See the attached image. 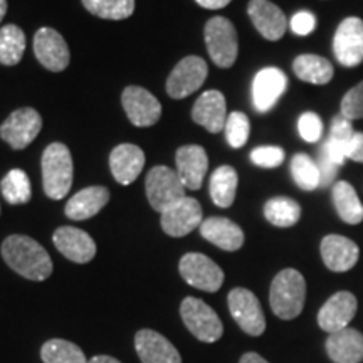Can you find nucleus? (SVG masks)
Segmentation results:
<instances>
[{"label":"nucleus","instance_id":"7","mask_svg":"<svg viewBox=\"0 0 363 363\" xmlns=\"http://www.w3.org/2000/svg\"><path fill=\"white\" fill-rule=\"evenodd\" d=\"M234 321L251 337H259L266 330V318L259 299L246 288H234L227 296Z\"/></svg>","mask_w":363,"mask_h":363},{"label":"nucleus","instance_id":"35","mask_svg":"<svg viewBox=\"0 0 363 363\" xmlns=\"http://www.w3.org/2000/svg\"><path fill=\"white\" fill-rule=\"evenodd\" d=\"M86 11L108 21L128 19L135 12V0H81Z\"/></svg>","mask_w":363,"mask_h":363},{"label":"nucleus","instance_id":"2","mask_svg":"<svg viewBox=\"0 0 363 363\" xmlns=\"http://www.w3.org/2000/svg\"><path fill=\"white\" fill-rule=\"evenodd\" d=\"M306 299V281L296 269H283L272 279L271 310L281 320H293L301 315Z\"/></svg>","mask_w":363,"mask_h":363},{"label":"nucleus","instance_id":"4","mask_svg":"<svg viewBox=\"0 0 363 363\" xmlns=\"http://www.w3.org/2000/svg\"><path fill=\"white\" fill-rule=\"evenodd\" d=\"M207 52L216 66L227 69L233 67L239 54L238 30L225 17H212L203 29Z\"/></svg>","mask_w":363,"mask_h":363},{"label":"nucleus","instance_id":"24","mask_svg":"<svg viewBox=\"0 0 363 363\" xmlns=\"http://www.w3.org/2000/svg\"><path fill=\"white\" fill-rule=\"evenodd\" d=\"M202 238L212 242L222 251L234 252L242 247L244 244V233L242 229L225 217H208L201 224Z\"/></svg>","mask_w":363,"mask_h":363},{"label":"nucleus","instance_id":"16","mask_svg":"<svg viewBox=\"0 0 363 363\" xmlns=\"http://www.w3.org/2000/svg\"><path fill=\"white\" fill-rule=\"evenodd\" d=\"M52 240L62 256L78 264H86L96 256V244L93 238L78 227H59L52 235Z\"/></svg>","mask_w":363,"mask_h":363},{"label":"nucleus","instance_id":"32","mask_svg":"<svg viewBox=\"0 0 363 363\" xmlns=\"http://www.w3.org/2000/svg\"><path fill=\"white\" fill-rule=\"evenodd\" d=\"M264 217L276 227H293L301 217V207L289 197H272L264 203Z\"/></svg>","mask_w":363,"mask_h":363},{"label":"nucleus","instance_id":"19","mask_svg":"<svg viewBox=\"0 0 363 363\" xmlns=\"http://www.w3.org/2000/svg\"><path fill=\"white\" fill-rule=\"evenodd\" d=\"M177 174L182 184L189 190H199L202 187L208 169L207 152L201 145H187L177 150L175 155Z\"/></svg>","mask_w":363,"mask_h":363},{"label":"nucleus","instance_id":"9","mask_svg":"<svg viewBox=\"0 0 363 363\" xmlns=\"http://www.w3.org/2000/svg\"><path fill=\"white\" fill-rule=\"evenodd\" d=\"M333 54L345 67H357L363 62V21L347 17L340 22L333 35Z\"/></svg>","mask_w":363,"mask_h":363},{"label":"nucleus","instance_id":"36","mask_svg":"<svg viewBox=\"0 0 363 363\" xmlns=\"http://www.w3.org/2000/svg\"><path fill=\"white\" fill-rule=\"evenodd\" d=\"M291 175L293 180L301 190H315L321 185V175L318 163L308 157L306 153H296L291 158Z\"/></svg>","mask_w":363,"mask_h":363},{"label":"nucleus","instance_id":"5","mask_svg":"<svg viewBox=\"0 0 363 363\" xmlns=\"http://www.w3.org/2000/svg\"><path fill=\"white\" fill-rule=\"evenodd\" d=\"M145 187H147L150 206L160 212V214L174 206V203L180 202L182 199L187 197L185 195V185L182 184L177 170H172L165 165L153 167L148 172Z\"/></svg>","mask_w":363,"mask_h":363},{"label":"nucleus","instance_id":"40","mask_svg":"<svg viewBox=\"0 0 363 363\" xmlns=\"http://www.w3.org/2000/svg\"><path fill=\"white\" fill-rule=\"evenodd\" d=\"M251 162L261 169H276L284 162V150L279 147H257L251 152Z\"/></svg>","mask_w":363,"mask_h":363},{"label":"nucleus","instance_id":"39","mask_svg":"<svg viewBox=\"0 0 363 363\" xmlns=\"http://www.w3.org/2000/svg\"><path fill=\"white\" fill-rule=\"evenodd\" d=\"M298 131L305 142L316 143L323 136V121L316 113H303L298 120Z\"/></svg>","mask_w":363,"mask_h":363},{"label":"nucleus","instance_id":"37","mask_svg":"<svg viewBox=\"0 0 363 363\" xmlns=\"http://www.w3.org/2000/svg\"><path fill=\"white\" fill-rule=\"evenodd\" d=\"M224 130L227 143L233 148H242L247 143L249 133H251V123L244 113L234 111L227 116Z\"/></svg>","mask_w":363,"mask_h":363},{"label":"nucleus","instance_id":"29","mask_svg":"<svg viewBox=\"0 0 363 363\" xmlns=\"http://www.w3.org/2000/svg\"><path fill=\"white\" fill-rule=\"evenodd\" d=\"M331 199H333V206L343 222L357 225L363 220V203L352 184L337 182L331 189Z\"/></svg>","mask_w":363,"mask_h":363},{"label":"nucleus","instance_id":"47","mask_svg":"<svg viewBox=\"0 0 363 363\" xmlns=\"http://www.w3.org/2000/svg\"><path fill=\"white\" fill-rule=\"evenodd\" d=\"M7 13V0H0V22Z\"/></svg>","mask_w":363,"mask_h":363},{"label":"nucleus","instance_id":"10","mask_svg":"<svg viewBox=\"0 0 363 363\" xmlns=\"http://www.w3.org/2000/svg\"><path fill=\"white\" fill-rule=\"evenodd\" d=\"M43 128V118L33 108H21L13 111L0 126V136L13 150H24L38 138Z\"/></svg>","mask_w":363,"mask_h":363},{"label":"nucleus","instance_id":"45","mask_svg":"<svg viewBox=\"0 0 363 363\" xmlns=\"http://www.w3.org/2000/svg\"><path fill=\"white\" fill-rule=\"evenodd\" d=\"M239 363H269V362H266L264 358H262L261 355H257V353L249 352V353H246V355H242Z\"/></svg>","mask_w":363,"mask_h":363},{"label":"nucleus","instance_id":"30","mask_svg":"<svg viewBox=\"0 0 363 363\" xmlns=\"http://www.w3.org/2000/svg\"><path fill=\"white\" fill-rule=\"evenodd\" d=\"M239 177L230 165H222L214 170L208 184V192H211L212 202L217 207L227 208L234 203L235 192H238Z\"/></svg>","mask_w":363,"mask_h":363},{"label":"nucleus","instance_id":"43","mask_svg":"<svg viewBox=\"0 0 363 363\" xmlns=\"http://www.w3.org/2000/svg\"><path fill=\"white\" fill-rule=\"evenodd\" d=\"M347 158L352 162L363 163V133L355 131V135H353L350 142V147H348Z\"/></svg>","mask_w":363,"mask_h":363},{"label":"nucleus","instance_id":"38","mask_svg":"<svg viewBox=\"0 0 363 363\" xmlns=\"http://www.w3.org/2000/svg\"><path fill=\"white\" fill-rule=\"evenodd\" d=\"M340 113L348 120H363V81L348 89L342 98Z\"/></svg>","mask_w":363,"mask_h":363},{"label":"nucleus","instance_id":"27","mask_svg":"<svg viewBox=\"0 0 363 363\" xmlns=\"http://www.w3.org/2000/svg\"><path fill=\"white\" fill-rule=\"evenodd\" d=\"M353 135H355V131H353L352 121L340 113V115H335L331 118L330 135L321 148L328 153L331 160L342 167L345 160H347L348 147H350Z\"/></svg>","mask_w":363,"mask_h":363},{"label":"nucleus","instance_id":"25","mask_svg":"<svg viewBox=\"0 0 363 363\" xmlns=\"http://www.w3.org/2000/svg\"><path fill=\"white\" fill-rule=\"evenodd\" d=\"M326 352L335 363H360L363 360V335L350 326L331 333L326 340Z\"/></svg>","mask_w":363,"mask_h":363},{"label":"nucleus","instance_id":"14","mask_svg":"<svg viewBox=\"0 0 363 363\" xmlns=\"http://www.w3.org/2000/svg\"><path fill=\"white\" fill-rule=\"evenodd\" d=\"M162 229L172 238H184L202 224V207L195 199L185 197L162 212Z\"/></svg>","mask_w":363,"mask_h":363},{"label":"nucleus","instance_id":"6","mask_svg":"<svg viewBox=\"0 0 363 363\" xmlns=\"http://www.w3.org/2000/svg\"><path fill=\"white\" fill-rule=\"evenodd\" d=\"M180 316L190 333L201 342L214 343L224 333V326L217 313L199 298H185L180 305Z\"/></svg>","mask_w":363,"mask_h":363},{"label":"nucleus","instance_id":"11","mask_svg":"<svg viewBox=\"0 0 363 363\" xmlns=\"http://www.w3.org/2000/svg\"><path fill=\"white\" fill-rule=\"evenodd\" d=\"M207 62L202 57L189 56L182 59L167 79V93L174 99H184L195 93L207 78Z\"/></svg>","mask_w":363,"mask_h":363},{"label":"nucleus","instance_id":"13","mask_svg":"<svg viewBox=\"0 0 363 363\" xmlns=\"http://www.w3.org/2000/svg\"><path fill=\"white\" fill-rule=\"evenodd\" d=\"M121 104L128 120L140 128L155 125L162 116L160 101L150 91L140 86H128L121 94Z\"/></svg>","mask_w":363,"mask_h":363},{"label":"nucleus","instance_id":"1","mask_svg":"<svg viewBox=\"0 0 363 363\" xmlns=\"http://www.w3.org/2000/svg\"><path fill=\"white\" fill-rule=\"evenodd\" d=\"M2 257L17 274L30 281H44L52 274V261L38 240L27 235H9L2 244Z\"/></svg>","mask_w":363,"mask_h":363},{"label":"nucleus","instance_id":"33","mask_svg":"<svg viewBox=\"0 0 363 363\" xmlns=\"http://www.w3.org/2000/svg\"><path fill=\"white\" fill-rule=\"evenodd\" d=\"M40 358L44 363H88L86 355L78 345L67 340H49L43 345Z\"/></svg>","mask_w":363,"mask_h":363},{"label":"nucleus","instance_id":"41","mask_svg":"<svg viewBox=\"0 0 363 363\" xmlns=\"http://www.w3.org/2000/svg\"><path fill=\"white\" fill-rule=\"evenodd\" d=\"M318 169H320V175H321V185L320 187H330V185H335V180H337L338 172H340V165L335 163L331 158L328 157V153L325 152L323 148L320 150V157H318Z\"/></svg>","mask_w":363,"mask_h":363},{"label":"nucleus","instance_id":"21","mask_svg":"<svg viewBox=\"0 0 363 363\" xmlns=\"http://www.w3.org/2000/svg\"><path fill=\"white\" fill-rule=\"evenodd\" d=\"M135 348L142 363H182L179 350L153 330H140L135 335Z\"/></svg>","mask_w":363,"mask_h":363},{"label":"nucleus","instance_id":"23","mask_svg":"<svg viewBox=\"0 0 363 363\" xmlns=\"http://www.w3.org/2000/svg\"><path fill=\"white\" fill-rule=\"evenodd\" d=\"M145 165L143 150L136 145H118L110 155V169L115 180L121 185H130L138 179Z\"/></svg>","mask_w":363,"mask_h":363},{"label":"nucleus","instance_id":"20","mask_svg":"<svg viewBox=\"0 0 363 363\" xmlns=\"http://www.w3.org/2000/svg\"><path fill=\"white\" fill-rule=\"evenodd\" d=\"M321 257L325 266L333 272H347L357 264L360 249L352 239L345 235L330 234L321 240Z\"/></svg>","mask_w":363,"mask_h":363},{"label":"nucleus","instance_id":"31","mask_svg":"<svg viewBox=\"0 0 363 363\" xmlns=\"http://www.w3.org/2000/svg\"><path fill=\"white\" fill-rule=\"evenodd\" d=\"M26 51V34L21 27L9 24L0 29V65L16 66Z\"/></svg>","mask_w":363,"mask_h":363},{"label":"nucleus","instance_id":"8","mask_svg":"<svg viewBox=\"0 0 363 363\" xmlns=\"http://www.w3.org/2000/svg\"><path fill=\"white\" fill-rule=\"evenodd\" d=\"M182 278L194 288L207 293L219 291L224 283V271L211 257L201 252H189L180 259L179 264Z\"/></svg>","mask_w":363,"mask_h":363},{"label":"nucleus","instance_id":"46","mask_svg":"<svg viewBox=\"0 0 363 363\" xmlns=\"http://www.w3.org/2000/svg\"><path fill=\"white\" fill-rule=\"evenodd\" d=\"M88 363H121L120 360H116V358L113 357H108V355H98V357H93Z\"/></svg>","mask_w":363,"mask_h":363},{"label":"nucleus","instance_id":"42","mask_svg":"<svg viewBox=\"0 0 363 363\" xmlns=\"http://www.w3.org/2000/svg\"><path fill=\"white\" fill-rule=\"evenodd\" d=\"M289 27L296 35H308L315 30L316 17L308 11H299L289 21Z\"/></svg>","mask_w":363,"mask_h":363},{"label":"nucleus","instance_id":"34","mask_svg":"<svg viewBox=\"0 0 363 363\" xmlns=\"http://www.w3.org/2000/svg\"><path fill=\"white\" fill-rule=\"evenodd\" d=\"M0 190H2L4 199L12 206L27 203L33 197V189H30V180L24 170L13 169L4 177L0 182Z\"/></svg>","mask_w":363,"mask_h":363},{"label":"nucleus","instance_id":"15","mask_svg":"<svg viewBox=\"0 0 363 363\" xmlns=\"http://www.w3.org/2000/svg\"><path fill=\"white\" fill-rule=\"evenodd\" d=\"M288 88V78L278 67H264L254 76L252 104L257 113H267L283 96Z\"/></svg>","mask_w":363,"mask_h":363},{"label":"nucleus","instance_id":"3","mask_svg":"<svg viewBox=\"0 0 363 363\" xmlns=\"http://www.w3.org/2000/svg\"><path fill=\"white\" fill-rule=\"evenodd\" d=\"M44 192L52 201L66 197L72 185V158L65 143H51L43 153Z\"/></svg>","mask_w":363,"mask_h":363},{"label":"nucleus","instance_id":"12","mask_svg":"<svg viewBox=\"0 0 363 363\" xmlns=\"http://www.w3.org/2000/svg\"><path fill=\"white\" fill-rule=\"evenodd\" d=\"M34 54L40 65L52 72L65 71L71 61L69 48L65 38L51 27H43L35 33Z\"/></svg>","mask_w":363,"mask_h":363},{"label":"nucleus","instance_id":"44","mask_svg":"<svg viewBox=\"0 0 363 363\" xmlns=\"http://www.w3.org/2000/svg\"><path fill=\"white\" fill-rule=\"evenodd\" d=\"M202 9H208V11H219V9H224L229 6L233 0H195Z\"/></svg>","mask_w":363,"mask_h":363},{"label":"nucleus","instance_id":"28","mask_svg":"<svg viewBox=\"0 0 363 363\" xmlns=\"http://www.w3.org/2000/svg\"><path fill=\"white\" fill-rule=\"evenodd\" d=\"M293 71L298 79L310 84L323 86L333 79L335 69L333 65L326 57L316 56V54H301L294 59Z\"/></svg>","mask_w":363,"mask_h":363},{"label":"nucleus","instance_id":"26","mask_svg":"<svg viewBox=\"0 0 363 363\" xmlns=\"http://www.w3.org/2000/svg\"><path fill=\"white\" fill-rule=\"evenodd\" d=\"M110 201V190L101 185L83 189L67 201L66 216L72 220H86L94 217Z\"/></svg>","mask_w":363,"mask_h":363},{"label":"nucleus","instance_id":"18","mask_svg":"<svg viewBox=\"0 0 363 363\" xmlns=\"http://www.w3.org/2000/svg\"><path fill=\"white\" fill-rule=\"evenodd\" d=\"M358 308L357 298L348 291L333 294L328 301L321 306L318 313V325L326 333H337L340 330L348 328V323L353 320Z\"/></svg>","mask_w":363,"mask_h":363},{"label":"nucleus","instance_id":"17","mask_svg":"<svg viewBox=\"0 0 363 363\" xmlns=\"http://www.w3.org/2000/svg\"><path fill=\"white\" fill-rule=\"evenodd\" d=\"M247 13L256 30L267 40H279L288 30L289 22L284 12L269 0H251Z\"/></svg>","mask_w":363,"mask_h":363},{"label":"nucleus","instance_id":"22","mask_svg":"<svg viewBox=\"0 0 363 363\" xmlns=\"http://www.w3.org/2000/svg\"><path fill=\"white\" fill-rule=\"evenodd\" d=\"M192 120L208 133H219L227 121L225 98L220 91L211 89L201 94L192 108Z\"/></svg>","mask_w":363,"mask_h":363}]
</instances>
